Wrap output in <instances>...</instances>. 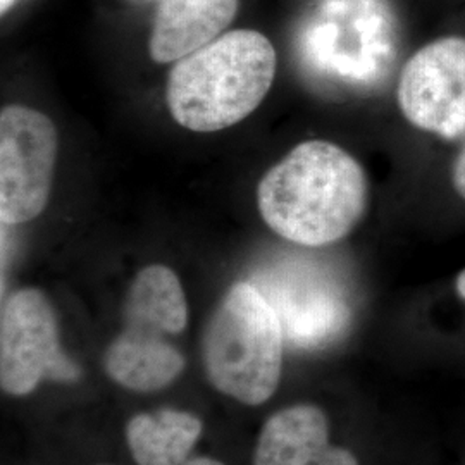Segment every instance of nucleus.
<instances>
[{"label": "nucleus", "mask_w": 465, "mask_h": 465, "mask_svg": "<svg viewBox=\"0 0 465 465\" xmlns=\"http://www.w3.org/2000/svg\"><path fill=\"white\" fill-rule=\"evenodd\" d=\"M366 173L347 150L311 140L290 150L257 186V207L267 226L303 247L345 238L366 214Z\"/></svg>", "instance_id": "f257e3e1"}, {"label": "nucleus", "mask_w": 465, "mask_h": 465, "mask_svg": "<svg viewBox=\"0 0 465 465\" xmlns=\"http://www.w3.org/2000/svg\"><path fill=\"white\" fill-rule=\"evenodd\" d=\"M274 74L276 50L266 36L234 30L174 64L167 80V107L190 132H221L261 105Z\"/></svg>", "instance_id": "f03ea898"}, {"label": "nucleus", "mask_w": 465, "mask_h": 465, "mask_svg": "<svg viewBox=\"0 0 465 465\" xmlns=\"http://www.w3.org/2000/svg\"><path fill=\"white\" fill-rule=\"evenodd\" d=\"M282 324L253 282H236L219 302L202 336L209 381L245 405L274 395L282 378Z\"/></svg>", "instance_id": "7ed1b4c3"}, {"label": "nucleus", "mask_w": 465, "mask_h": 465, "mask_svg": "<svg viewBox=\"0 0 465 465\" xmlns=\"http://www.w3.org/2000/svg\"><path fill=\"white\" fill-rule=\"evenodd\" d=\"M82 371L61 349L57 317L44 292L23 288L5 300L0 319V384L25 397L44 380L74 382Z\"/></svg>", "instance_id": "20e7f679"}, {"label": "nucleus", "mask_w": 465, "mask_h": 465, "mask_svg": "<svg viewBox=\"0 0 465 465\" xmlns=\"http://www.w3.org/2000/svg\"><path fill=\"white\" fill-rule=\"evenodd\" d=\"M59 134L50 117L7 105L0 114V221L15 226L42 214L49 202Z\"/></svg>", "instance_id": "39448f33"}, {"label": "nucleus", "mask_w": 465, "mask_h": 465, "mask_svg": "<svg viewBox=\"0 0 465 465\" xmlns=\"http://www.w3.org/2000/svg\"><path fill=\"white\" fill-rule=\"evenodd\" d=\"M399 105L419 130L443 138L465 134V38L434 40L400 73Z\"/></svg>", "instance_id": "423d86ee"}, {"label": "nucleus", "mask_w": 465, "mask_h": 465, "mask_svg": "<svg viewBox=\"0 0 465 465\" xmlns=\"http://www.w3.org/2000/svg\"><path fill=\"white\" fill-rule=\"evenodd\" d=\"M253 284L274 309L284 340L295 347H324L349 324V307L336 286L307 267H266Z\"/></svg>", "instance_id": "0eeeda50"}, {"label": "nucleus", "mask_w": 465, "mask_h": 465, "mask_svg": "<svg viewBox=\"0 0 465 465\" xmlns=\"http://www.w3.org/2000/svg\"><path fill=\"white\" fill-rule=\"evenodd\" d=\"M253 465H359L347 449L330 441L322 409L300 403L267 419L253 451Z\"/></svg>", "instance_id": "6e6552de"}, {"label": "nucleus", "mask_w": 465, "mask_h": 465, "mask_svg": "<svg viewBox=\"0 0 465 465\" xmlns=\"http://www.w3.org/2000/svg\"><path fill=\"white\" fill-rule=\"evenodd\" d=\"M238 11V0H163L149 40L155 63H178L219 38Z\"/></svg>", "instance_id": "1a4fd4ad"}, {"label": "nucleus", "mask_w": 465, "mask_h": 465, "mask_svg": "<svg viewBox=\"0 0 465 465\" xmlns=\"http://www.w3.org/2000/svg\"><path fill=\"white\" fill-rule=\"evenodd\" d=\"M104 369L119 386L149 393L178 380L184 371V357L166 334L124 324L105 350Z\"/></svg>", "instance_id": "9d476101"}, {"label": "nucleus", "mask_w": 465, "mask_h": 465, "mask_svg": "<svg viewBox=\"0 0 465 465\" xmlns=\"http://www.w3.org/2000/svg\"><path fill=\"white\" fill-rule=\"evenodd\" d=\"M202 430L199 417L163 409L134 416L126 426V441L138 465H226L213 457L193 455Z\"/></svg>", "instance_id": "9b49d317"}, {"label": "nucleus", "mask_w": 465, "mask_h": 465, "mask_svg": "<svg viewBox=\"0 0 465 465\" xmlns=\"http://www.w3.org/2000/svg\"><path fill=\"white\" fill-rule=\"evenodd\" d=\"M124 324L166 336L184 331L188 303L173 269L153 264L134 276L124 302Z\"/></svg>", "instance_id": "f8f14e48"}, {"label": "nucleus", "mask_w": 465, "mask_h": 465, "mask_svg": "<svg viewBox=\"0 0 465 465\" xmlns=\"http://www.w3.org/2000/svg\"><path fill=\"white\" fill-rule=\"evenodd\" d=\"M451 182L455 192L465 200V145L460 150L455 164H453V173H451Z\"/></svg>", "instance_id": "ddd939ff"}, {"label": "nucleus", "mask_w": 465, "mask_h": 465, "mask_svg": "<svg viewBox=\"0 0 465 465\" xmlns=\"http://www.w3.org/2000/svg\"><path fill=\"white\" fill-rule=\"evenodd\" d=\"M455 288H457V293L460 295V299L465 300V269L457 276V282H455Z\"/></svg>", "instance_id": "4468645a"}, {"label": "nucleus", "mask_w": 465, "mask_h": 465, "mask_svg": "<svg viewBox=\"0 0 465 465\" xmlns=\"http://www.w3.org/2000/svg\"><path fill=\"white\" fill-rule=\"evenodd\" d=\"M15 2H16V0H0V11H2V15H5V13L13 7Z\"/></svg>", "instance_id": "2eb2a0df"}]
</instances>
